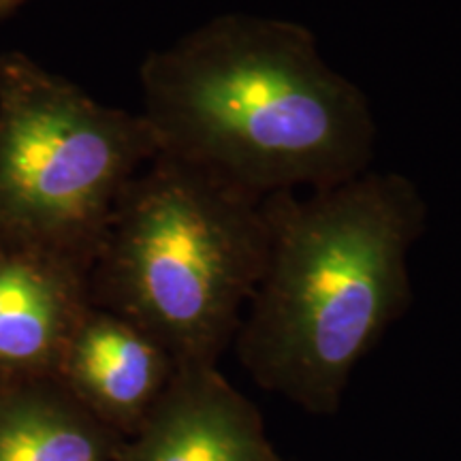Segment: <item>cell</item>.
<instances>
[{
    "mask_svg": "<svg viewBox=\"0 0 461 461\" xmlns=\"http://www.w3.org/2000/svg\"><path fill=\"white\" fill-rule=\"evenodd\" d=\"M140 88L158 152L258 197L372 169L378 126L366 92L293 22L218 17L148 54Z\"/></svg>",
    "mask_w": 461,
    "mask_h": 461,
    "instance_id": "6da1fadb",
    "label": "cell"
},
{
    "mask_svg": "<svg viewBox=\"0 0 461 461\" xmlns=\"http://www.w3.org/2000/svg\"><path fill=\"white\" fill-rule=\"evenodd\" d=\"M269 246L235 336L258 387L302 411H339L355 367L412 302L408 257L428 222L411 177L366 171L265 197Z\"/></svg>",
    "mask_w": 461,
    "mask_h": 461,
    "instance_id": "7a4b0ae2",
    "label": "cell"
},
{
    "mask_svg": "<svg viewBox=\"0 0 461 461\" xmlns=\"http://www.w3.org/2000/svg\"><path fill=\"white\" fill-rule=\"evenodd\" d=\"M267 246L265 197L158 152L115 205L90 267V302L141 327L176 367L218 366Z\"/></svg>",
    "mask_w": 461,
    "mask_h": 461,
    "instance_id": "3957f363",
    "label": "cell"
},
{
    "mask_svg": "<svg viewBox=\"0 0 461 461\" xmlns=\"http://www.w3.org/2000/svg\"><path fill=\"white\" fill-rule=\"evenodd\" d=\"M157 154L141 112L96 101L24 51L0 54V241L90 272L120 197Z\"/></svg>",
    "mask_w": 461,
    "mask_h": 461,
    "instance_id": "277c9868",
    "label": "cell"
},
{
    "mask_svg": "<svg viewBox=\"0 0 461 461\" xmlns=\"http://www.w3.org/2000/svg\"><path fill=\"white\" fill-rule=\"evenodd\" d=\"M120 461H285L257 403L218 366H180Z\"/></svg>",
    "mask_w": 461,
    "mask_h": 461,
    "instance_id": "5b68a950",
    "label": "cell"
},
{
    "mask_svg": "<svg viewBox=\"0 0 461 461\" xmlns=\"http://www.w3.org/2000/svg\"><path fill=\"white\" fill-rule=\"evenodd\" d=\"M176 361L135 322L90 303L54 378L103 425L131 438L157 406Z\"/></svg>",
    "mask_w": 461,
    "mask_h": 461,
    "instance_id": "8992f818",
    "label": "cell"
},
{
    "mask_svg": "<svg viewBox=\"0 0 461 461\" xmlns=\"http://www.w3.org/2000/svg\"><path fill=\"white\" fill-rule=\"evenodd\" d=\"M90 303L82 265L0 241V384L54 378Z\"/></svg>",
    "mask_w": 461,
    "mask_h": 461,
    "instance_id": "52a82bcc",
    "label": "cell"
},
{
    "mask_svg": "<svg viewBox=\"0 0 461 461\" xmlns=\"http://www.w3.org/2000/svg\"><path fill=\"white\" fill-rule=\"evenodd\" d=\"M124 442L56 378L0 384V461H120Z\"/></svg>",
    "mask_w": 461,
    "mask_h": 461,
    "instance_id": "ba28073f",
    "label": "cell"
},
{
    "mask_svg": "<svg viewBox=\"0 0 461 461\" xmlns=\"http://www.w3.org/2000/svg\"><path fill=\"white\" fill-rule=\"evenodd\" d=\"M28 3H31V0H0V24L7 22L9 17H14L17 11Z\"/></svg>",
    "mask_w": 461,
    "mask_h": 461,
    "instance_id": "9c48e42d",
    "label": "cell"
}]
</instances>
